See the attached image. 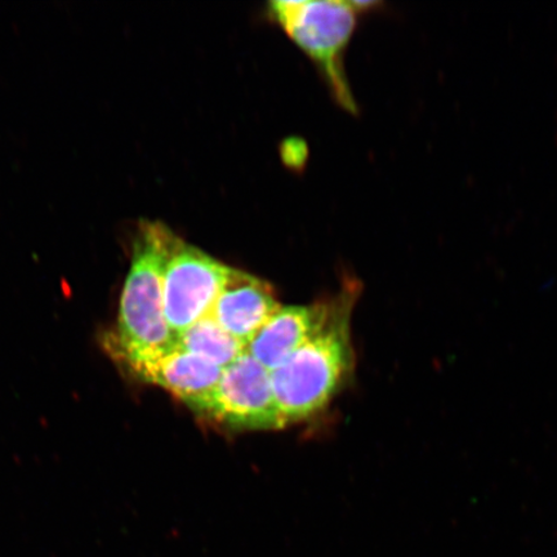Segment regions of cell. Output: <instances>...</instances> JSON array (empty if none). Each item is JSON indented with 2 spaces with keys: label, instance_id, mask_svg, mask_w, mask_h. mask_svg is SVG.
<instances>
[{
  "label": "cell",
  "instance_id": "obj_1",
  "mask_svg": "<svg viewBox=\"0 0 557 557\" xmlns=\"http://www.w3.org/2000/svg\"><path fill=\"white\" fill-rule=\"evenodd\" d=\"M176 238L163 222H138L116 329L104 338L107 350L128 371L177 345L163 309V274Z\"/></svg>",
  "mask_w": 557,
  "mask_h": 557
},
{
  "label": "cell",
  "instance_id": "obj_2",
  "mask_svg": "<svg viewBox=\"0 0 557 557\" xmlns=\"http://www.w3.org/2000/svg\"><path fill=\"white\" fill-rule=\"evenodd\" d=\"M359 287L348 284L331 299L326 322L285 363L271 372L285 426L329 406L354 363L351 312Z\"/></svg>",
  "mask_w": 557,
  "mask_h": 557
},
{
  "label": "cell",
  "instance_id": "obj_3",
  "mask_svg": "<svg viewBox=\"0 0 557 557\" xmlns=\"http://www.w3.org/2000/svg\"><path fill=\"white\" fill-rule=\"evenodd\" d=\"M271 16L288 37L315 62L336 100L357 111L345 74L344 54L357 25L358 10L341 0H277L269 4Z\"/></svg>",
  "mask_w": 557,
  "mask_h": 557
},
{
  "label": "cell",
  "instance_id": "obj_4",
  "mask_svg": "<svg viewBox=\"0 0 557 557\" xmlns=\"http://www.w3.org/2000/svg\"><path fill=\"white\" fill-rule=\"evenodd\" d=\"M232 269L177 236L163 274L164 317L174 337L211 315Z\"/></svg>",
  "mask_w": 557,
  "mask_h": 557
},
{
  "label": "cell",
  "instance_id": "obj_5",
  "mask_svg": "<svg viewBox=\"0 0 557 557\" xmlns=\"http://www.w3.org/2000/svg\"><path fill=\"white\" fill-rule=\"evenodd\" d=\"M200 413L232 429L285 428L278 412L271 372L247 351L222 369L218 386Z\"/></svg>",
  "mask_w": 557,
  "mask_h": 557
},
{
  "label": "cell",
  "instance_id": "obj_6",
  "mask_svg": "<svg viewBox=\"0 0 557 557\" xmlns=\"http://www.w3.org/2000/svg\"><path fill=\"white\" fill-rule=\"evenodd\" d=\"M281 308L269 283L233 268L211 317L222 330L248 346Z\"/></svg>",
  "mask_w": 557,
  "mask_h": 557
},
{
  "label": "cell",
  "instance_id": "obj_7",
  "mask_svg": "<svg viewBox=\"0 0 557 557\" xmlns=\"http://www.w3.org/2000/svg\"><path fill=\"white\" fill-rule=\"evenodd\" d=\"M139 381L165 389L200 413L220 381L222 369L178 344L156 359L129 371Z\"/></svg>",
  "mask_w": 557,
  "mask_h": 557
},
{
  "label": "cell",
  "instance_id": "obj_8",
  "mask_svg": "<svg viewBox=\"0 0 557 557\" xmlns=\"http://www.w3.org/2000/svg\"><path fill=\"white\" fill-rule=\"evenodd\" d=\"M330 309L331 301L282 306L250 341L247 352L269 372H274L322 329Z\"/></svg>",
  "mask_w": 557,
  "mask_h": 557
},
{
  "label": "cell",
  "instance_id": "obj_9",
  "mask_svg": "<svg viewBox=\"0 0 557 557\" xmlns=\"http://www.w3.org/2000/svg\"><path fill=\"white\" fill-rule=\"evenodd\" d=\"M177 344L197 357L224 369L234 363L247 346L222 330L211 315L199 320L177 337Z\"/></svg>",
  "mask_w": 557,
  "mask_h": 557
}]
</instances>
